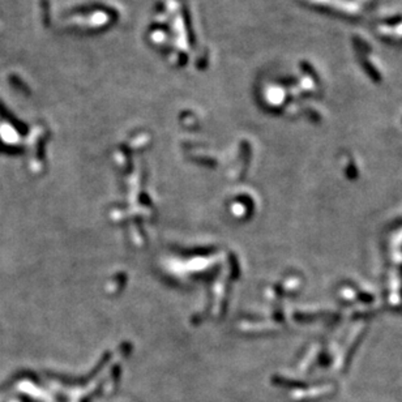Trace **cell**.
<instances>
[{
  "instance_id": "cell-1",
  "label": "cell",
  "mask_w": 402,
  "mask_h": 402,
  "mask_svg": "<svg viewBox=\"0 0 402 402\" xmlns=\"http://www.w3.org/2000/svg\"><path fill=\"white\" fill-rule=\"evenodd\" d=\"M363 68L366 69V72H368V75L371 76V79L375 80V81H380V73L376 71V69L373 68L372 65L368 63V61H363Z\"/></svg>"
},
{
  "instance_id": "cell-2",
  "label": "cell",
  "mask_w": 402,
  "mask_h": 402,
  "mask_svg": "<svg viewBox=\"0 0 402 402\" xmlns=\"http://www.w3.org/2000/svg\"><path fill=\"white\" fill-rule=\"evenodd\" d=\"M400 21H402L401 16H396L395 18H389V20H387V24H397V22Z\"/></svg>"
}]
</instances>
